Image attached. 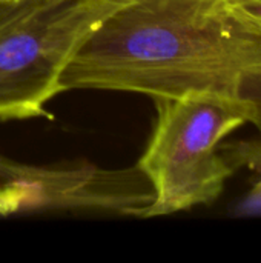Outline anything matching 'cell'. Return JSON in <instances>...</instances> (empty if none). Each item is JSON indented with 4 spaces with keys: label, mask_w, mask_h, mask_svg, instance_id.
<instances>
[{
    "label": "cell",
    "mask_w": 261,
    "mask_h": 263,
    "mask_svg": "<svg viewBox=\"0 0 261 263\" xmlns=\"http://www.w3.org/2000/svg\"><path fill=\"white\" fill-rule=\"evenodd\" d=\"M62 88L249 100L261 133V22L226 0H122L74 52Z\"/></svg>",
    "instance_id": "1"
},
{
    "label": "cell",
    "mask_w": 261,
    "mask_h": 263,
    "mask_svg": "<svg viewBox=\"0 0 261 263\" xmlns=\"http://www.w3.org/2000/svg\"><path fill=\"white\" fill-rule=\"evenodd\" d=\"M154 100L155 126L137 163L154 191L143 217L212 203L234 173L220 145L246 123L258 126V109L249 100L211 92Z\"/></svg>",
    "instance_id": "2"
},
{
    "label": "cell",
    "mask_w": 261,
    "mask_h": 263,
    "mask_svg": "<svg viewBox=\"0 0 261 263\" xmlns=\"http://www.w3.org/2000/svg\"><path fill=\"white\" fill-rule=\"evenodd\" d=\"M122 0H0V120L48 117L62 74Z\"/></svg>",
    "instance_id": "3"
},
{
    "label": "cell",
    "mask_w": 261,
    "mask_h": 263,
    "mask_svg": "<svg viewBox=\"0 0 261 263\" xmlns=\"http://www.w3.org/2000/svg\"><path fill=\"white\" fill-rule=\"evenodd\" d=\"M0 185L20 196L18 213L63 208L143 217L154 200L152 186L137 166L46 168L17 163L0 156Z\"/></svg>",
    "instance_id": "4"
},
{
    "label": "cell",
    "mask_w": 261,
    "mask_h": 263,
    "mask_svg": "<svg viewBox=\"0 0 261 263\" xmlns=\"http://www.w3.org/2000/svg\"><path fill=\"white\" fill-rule=\"evenodd\" d=\"M220 149L225 151V157L234 168L246 166L261 174V136L255 140L223 145Z\"/></svg>",
    "instance_id": "5"
},
{
    "label": "cell",
    "mask_w": 261,
    "mask_h": 263,
    "mask_svg": "<svg viewBox=\"0 0 261 263\" xmlns=\"http://www.w3.org/2000/svg\"><path fill=\"white\" fill-rule=\"evenodd\" d=\"M226 2L234 11L249 18L261 22V0H226Z\"/></svg>",
    "instance_id": "6"
},
{
    "label": "cell",
    "mask_w": 261,
    "mask_h": 263,
    "mask_svg": "<svg viewBox=\"0 0 261 263\" xmlns=\"http://www.w3.org/2000/svg\"><path fill=\"white\" fill-rule=\"evenodd\" d=\"M20 205V196L0 185V216H9L18 213Z\"/></svg>",
    "instance_id": "7"
},
{
    "label": "cell",
    "mask_w": 261,
    "mask_h": 263,
    "mask_svg": "<svg viewBox=\"0 0 261 263\" xmlns=\"http://www.w3.org/2000/svg\"><path fill=\"white\" fill-rule=\"evenodd\" d=\"M243 213L246 214L261 213V180L255 185V188L246 199V203L243 205Z\"/></svg>",
    "instance_id": "8"
}]
</instances>
